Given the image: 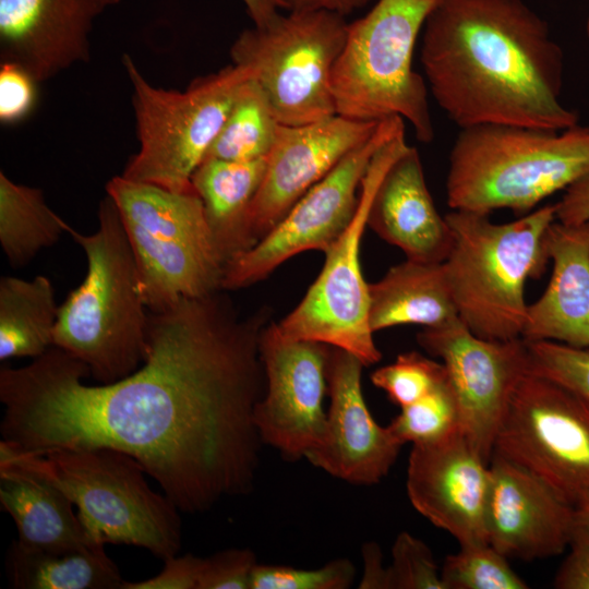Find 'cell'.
Returning <instances> with one entry per match:
<instances>
[{"mask_svg":"<svg viewBox=\"0 0 589 589\" xmlns=\"http://www.w3.org/2000/svg\"><path fill=\"white\" fill-rule=\"evenodd\" d=\"M267 318L266 310L240 318L218 291L182 298L149 312L144 362L108 384L83 383L88 368L56 346L25 366H2V440L34 454L125 453L184 513L247 494L263 444L254 409Z\"/></svg>","mask_w":589,"mask_h":589,"instance_id":"cell-1","label":"cell"},{"mask_svg":"<svg viewBox=\"0 0 589 589\" xmlns=\"http://www.w3.org/2000/svg\"><path fill=\"white\" fill-rule=\"evenodd\" d=\"M420 61L431 95L460 129L560 131L579 121L561 101L563 51L522 0H440L422 29Z\"/></svg>","mask_w":589,"mask_h":589,"instance_id":"cell-2","label":"cell"},{"mask_svg":"<svg viewBox=\"0 0 589 589\" xmlns=\"http://www.w3.org/2000/svg\"><path fill=\"white\" fill-rule=\"evenodd\" d=\"M68 233L87 260L86 275L59 305L53 346L84 363L99 384L121 380L144 362L149 311L142 298L134 255L119 211L107 195L98 228Z\"/></svg>","mask_w":589,"mask_h":589,"instance_id":"cell-3","label":"cell"},{"mask_svg":"<svg viewBox=\"0 0 589 589\" xmlns=\"http://www.w3.org/2000/svg\"><path fill=\"white\" fill-rule=\"evenodd\" d=\"M589 172V127L565 130L514 124L460 129L449 154L450 209L527 214Z\"/></svg>","mask_w":589,"mask_h":589,"instance_id":"cell-4","label":"cell"},{"mask_svg":"<svg viewBox=\"0 0 589 589\" xmlns=\"http://www.w3.org/2000/svg\"><path fill=\"white\" fill-rule=\"evenodd\" d=\"M452 244L444 261L460 321L491 340L521 337L528 278L549 262L544 237L556 219L555 204L497 224L490 214L452 209L445 215Z\"/></svg>","mask_w":589,"mask_h":589,"instance_id":"cell-5","label":"cell"},{"mask_svg":"<svg viewBox=\"0 0 589 589\" xmlns=\"http://www.w3.org/2000/svg\"><path fill=\"white\" fill-rule=\"evenodd\" d=\"M0 459L34 470L57 484L77 508L95 542L129 544L165 561L181 548L179 509L147 483L132 456L112 448L27 453L0 442Z\"/></svg>","mask_w":589,"mask_h":589,"instance_id":"cell-6","label":"cell"},{"mask_svg":"<svg viewBox=\"0 0 589 589\" xmlns=\"http://www.w3.org/2000/svg\"><path fill=\"white\" fill-rule=\"evenodd\" d=\"M440 0H377L348 23L332 76L336 113L361 121L407 120L422 143L434 139L424 76L412 68L419 34Z\"/></svg>","mask_w":589,"mask_h":589,"instance_id":"cell-7","label":"cell"},{"mask_svg":"<svg viewBox=\"0 0 589 589\" xmlns=\"http://www.w3.org/2000/svg\"><path fill=\"white\" fill-rule=\"evenodd\" d=\"M106 191L122 219L149 312L221 289L225 263L194 189L177 192L116 176Z\"/></svg>","mask_w":589,"mask_h":589,"instance_id":"cell-8","label":"cell"},{"mask_svg":"<svg viewBox=\"0 0 589 589\" xmlns=\"http://www.w3.org/2000/svg\"><path fill=\"white\" fill-rule=\"evenodd\" d=\"M122 62L132 85L140 148L121 176L177 192L193 190L192 176L252 79L251 71L232 63L173 91L153 86L128 53Z\"/></svg>","mask_w":589,"mask_h":589,"instance_id":"cell-9","label":"cell"},{"mask_svg":"<svg viewBox=\"0 0 589 589\" xmlns=\"http://www.w3.org/2000/svg\"><path fill=\"white\" fill-rule=\"evenodd\" d=\"M348 23L327 10L279 13L242 31L231 45V61L251 71L280 124L318 121L336 115L332 76Z\"/></svg>","mask_w":589,"mask_h":589,"instance_id":"cell-10","label":"cell"},{"mask_svg":"<svg viewBox=\"0 0 589 589\" xmlns=\"http://www.w3.org/2000/svg\"><path fill=\"white\" fill-rule=\"evenodd\" d=\"M407 145L404 131L374 154L362 180L351 223L324 253L323 268L300 303L275 323L281 336L342 349L365 366L381 360L382 353L369 323L370 292L361 269L360 245L375 190L389 165Z\"/></svg>","mask_w":589,"mask_h":589,"instance_id":"cell-11","label":"cell"},{"mask_svg":"<svg viewBox=\"0 0 589 589\" xmlns=\"http://www.w3.org/2000/svg\"><path fill=\"white\" fill-rule=\"evenodd\" d=\"M493 454L534 474L575 507L589 497V406L558 383L528 372L506 407Z\"/></svg>","mask_w":589,"mask_h":589,"instance_id":"cell-12","label":"cell"},{"mask_svg":"<svg viewBox=\"0 0 589 589\" xmlns=\"http://www.w3.org/2000/svg\"><path fill=\"white\" fill-rule=\"evenodd\" d=\"M404 131L400 117L381 120L374 133L305 192L274 228L226 264L221 289L252 286L299 253L329 250L357 212L360 187L374 154Z\"/></svg>","mask_w":589,"mask_h":589,"instance_id":"cell-13","label":"cell"},{"mask_svg":"<svg viewBox=\"0 0 589 589\" xmlns=\"http://www.w3.org/2000/svg\"><path fill=\"white\" fill-rule=\"evenodd\" d=\"M417 339L430 354L442 359L458 405L461 431L490 464L506 407L529 372L526 340L481 338L459 317L424 328Z\"/></svg>","mask_w":589,"mask_h":589,"instance_id":"cell-14","label":"cell"},{"mask_svg":"<svg viewBox=\"0 0 589 589\" xmlns=\"http://www.w3.org/2000/svg\"><path fill=\"white\" fill-rule=\"evenodd\" d=\"M329 352L325 344L281 336L275 323L262 330L265 389L254 423L262 443L287 460L305 458L324 435Z\"/></svg>","mask_w":589,"mask_h":589,"instance_id":"cell-15","label":"cell"},{"mask_svg":"<svg viewBox=\"0 0 589 589\" xmlns=\"http://www.w3.org/2000/svg\"><path fill=\"white\" fill-rule=\"evenodd\" d=\"M380 121L334 115L299 125H278L266 169L251 205L252 245L263 238L314 184L365 142Z\"/></svg>","mask_w":589,"mask_h":589,"instance_id":"cell-16","label":"cell"},{"mask_svg":"<svg viewBox=\"0 0 589 589\" xmlns=\"http://www.w3.org/2000/svg\"><path fill=\"white\" fill-rule=\"evenodd\" d=\"M364 366L352 353L330 347L326 426L305 459L337 479L371 485L388 473L404 444L372 417L361 386Z\"/></svg>","mask_w":589,"mask_h":589,"instance_id":"cell-17","label":"cell"},{"mask_svg":"<svg viewBox=\"0 0 589 589\" xmlns=\"http://www.w3.org/2000/svg\"><path fill=\"white\" fill-rule=\"evenodd\" d=\"M406 488L412 506L460 545L489 543L490 467L461 430L437 443L412 445Z\"/></svg>","mask_w":589,"mask_h":589,"instance_id":"cell-18","label":"cell"},{"mask_svg":"<svg viewBox=\"0 0 589 589\" xmlns=\"http://www.w3.org/2000/svg\"><path fill=\"white\" fill-rule=\"evenodd\" d=\"M486 538L506 557L545 558L570 544L575 507L545 482L493 454Z\"/></svg>","mask_w":589,"mask_h":589,"instance_id":"cell-19","label":"cell"},{"mask_svg":"<svg viewBox=\"0 0 589 589\" xmlns=\"http://www.w3.org/2000/svg\"><path fill=\"white\" fill-rule=\"evenodd\" d=\"M120 0H0L1 61L38 83L91 58L95 20Z\"/></svg>","mask_w":589,"mask_h":589,"instance_id":"cell-20","label":"cell"},{"mask_svg":"<svg viewBox=\"0 0 589 589\" xmlns=\"http://www.w3.org/2000/svg\"><path fill=\"white\" fill-rule=\"evenodd\" d=\"M368 227L408 260L447 257L450 229L433 202L416 147L407 145L385 171L369 207Z\"/></svg>","mask_w":589,"mask_h":589,"instance_id":"cell-21","label":"cell"},{"mask_svg":"<svg viewBox=\"0 0 589 589\" xmlns=\"http://www.w3.org/2000/svg\"><path fill=\"white\" fill-rule=\"evenodd\" d=\"M544 243L552 275L542 296L528 304L521 337L589 348V221L555 219Z\"/></svg>","mask_w":589,"mask_h":589,"instance_id":"cell-22","label":"cell"},{"mask_svg":"<svg viewBox=\"0 0 589 589\" xmlns=\"http://www.w3.org/2000/svg\"><path fill=\"white\" fill-rule=\"evenodd\" d=\"M0 503L16 525L15 542L25 549L62 553L101 544L87 534L73 512V502L57 484L3 459H0Z\"/></svg>","mask_w":589,"mask_h":589,"instance_id":"cell-23","label":"cell"},{"mask_svg":"<svg viewBox=\"0 0 589 589\" xmlns=\"http://www.w3.org/2000/svg\"><path fill=\"white\" fill-rule=\"evenodd\" d=\"M373 333L398 325L435 327L458 318L444 262L404 261L369 284Z\"/></svg>","mask_w":589,"mask_h":589,"instance_id":"cell-24","label":"cell"},{"mask_svg":"<svg viewBox=\"0 0 589 589\" xmlns=\"http://www.w3.org/2000/svg\"><path fill=\"white\" fill-rule=\"evenodd\" d=\"M267 157L232 161L207 158L192 176L215 248L226 264L252 247L248 221Z\"/></svg>","mask_w":589,"mask_h":589,"instance_id":"cell-25","label":"cell"},{"mask_svg":"<svg viewBox=\"0 0 589 589\" xmlns=\"http://www.w3.org/2000/svg\"><path fill=\"white\" fill-rule=\"evenodd\" d=\"M58 310L48 277H1L0 360L34 359L52 347Z\"/></svg>","mask_w":589,"mask_h":589,"instance_id":"cell-26","label":"cell"},{"mask_svg":"<svg viewBox=\"0 0 589 589\" xmlns=\"http://www.w3.org/2000/svg\"><path fill=\"white\" fill-rule=\"evenodd\" d=\"M104 546L55 553L25 549L14 541L8 560L11 585L15 589H121L124 580Z\"/></svg>","mask_w":589,"mask_h":589,"instance_id":"cell-27","label":"cell"},{"mask_svg":"<svg viewBox=\"0 0 589 589\" xmlns=\"http://www.w3.org/2000/svg\"><path fill=\"white\" fill-rule=\"evenodd\" d=\"M69 228L46 204L40 189L19 184L0 172V244L12 267L28 264Z\"/></svg>","mask_w":589,"mask_h":589,"instance_id":"cell-28","label":"cell"},{"mask_svg":"<svg viewBox=\"0 0 589 589\" xmlns=\"http://www.w3.org/2000/svg\"><path fill=\"white\" fill-rule=\"evenodd\" d=\"M278 125L264 93L250 79L243 85L205 159L248 161L267 157Z\"/></svg>","mask_w":589,"mask_h":589,"instance_id":"cell-29","label":"cell"},{"mask_svg":"<svg viewBox=\"0 0 589 589\" xmlns=\"http://www.w3.org/2000/svg\"><path fill=\"white\" fill-rule=\"evenodd\" d=\"M400 409L387 426L404 445L437 443L461 430L458 405L447 377L425 396Z\"/></svg>","mask_w":589,"mask_h":589,"instance_id":"cell-30","label":"cell"},{"mask_svg":"<svg viewBox=\"0 0 589 589\" xmlns=\"http://www.w3.org/2000/svg\"><path fill=\"white\" fill-rule=\"evenodd\" d=\"M446 589H527L507 557L489 543L465 544L441 568Z\"/></svg>","mask_w":589,"mask_h":589,"instance_id":"cell-31","label":"cell"},{"mask_svg":"<svg viewBox=\"0 0 589 589\" xmlns=\"http://www.w3.org/2000/svg\"><path fill=\"white\" fill-rule=\"evenodd\" d=\"M446 377L442 362L409 351L398 354L393 363L376 369L371 374V382L401 408L425 396Z\"/></svg>","mask_w":589,"mask_h":589,"instance_id":"cell-32","label":"cell"},{"mask_svg":"<svg viewBox=\"0 0 589 589\" xmlns=\"http://www.w3.org/2000/svg\"><path fill=\"white\" fill-rule=\"evenodd\" d=\"M526 342L529 372L558 383L589 406V348L551 340Z\"/></svg>","mask_w":589,"mask_h":589,"instance_id":"cell-33","label":"cell"},{"mask_svg":"<svg viewBox=\"0 0 589 589\" xmlns=\"http://www.w3.org/2000/svg\"><path fill=\"white\" fill-rule=\"evenodd\" d=\"M356 568L348 558H335L316 569L256 564L250 589H347Z\"/></svg>","mask_w":589,"mask_h":589,"instance_id":"cell-34","label":"cell"},{"mask_svg":"<svg viewBox=\"0 0 589 589\" xmlns=\"http://www.w3.org/2000/svg\"><path fill=\"white\" fill-rule=\"evenodd\" d=\"M387 567L388 589H446L430 548L409 532H400Z\"/></svg>","mask_w":589,"mask_h":589,"instance_id":"cell-35","label":"cell"},{"mask_svg":"<svg viewBox=\"0 0 589 589\" xmlns=\"http://www.w3.org/2000/svg\"><path fill=\"white\" fill-rule=\"evenodd\" d=\"M256 564L249 549H228L202 557L196 589H250Z\"/></svg>","mask_w":589,"mask_h":589,"instance_id":"cell-36","label":"cell"},{"mask_svg":"<svg viewBox=\"0 0 589 589\" xmlns=\"http://www.w3.org/2000/svg\"><path fill=\"white\" fill-rule=\"evenodd\" d=\"M39 84L23 67L8 61L0 64V121L11 124L33 110Z\"/></svg>","mask_w":589,"mask_h":589,"instance_id":"cell-37","label":"cell"},{"mask_svg":"<svg viewBox=\"0 0 589 589\" xmlns=\"http://www.w3.org/2000/svg\"><path fill=\"white\" fill-rule=\"evenodd\" d=\"M156 576L142 581H124L121 589H196L202 557L192 554L175 555L164 561Z\"/></svg>","mask_w":589,"mask_h":589,"instance_id":"cell-38","label":"cell"},{"mask_svg":"<svg viewBox=\"0 0 589 589\" xmlns=\"http://www.w3.org/2000/svg\"><path fill=\"white\" fill-rule=\"evenodd\" d=\"M554 579L558 589H589V539H576Z\"/></svg>","mask_w":589,"mask_h":589,"instance_id":"cell-39","label":"cell"},{"mask_svg":"<svg viewBox=\"0 0 589 589\" xmlns=\"http://www.w3.org/2000/svg\"><path fill=\"white\" fill-rule=\"evenodd\" d=\"M556 220L566 225H579L589 221V172L564 192L555 203Z\"/></svg>","mask_w":589,"mask_h":589,"instance_id":"cell-40","label":"cell"},{"mask_svg":"<svg viewBox=\"0 0 589 589\" xmlns=\"http://www.w3.org/2000/svg\"><path fill=\"white\" fill-rule=\"evenodd\" d=\"M363 575L360 589H388V570L383 566L382 552L377 543L368 542L362 548Z\"/></svg>","mask_w":589,"mask_h":589,"instance_id":"cell-41","label":"cell"},{"mask_svg":"<svg viewBox=\"0 0 589 589\" xmlns=\"http://www.w3.org/2000/svg\"><path fill=\"white\" fill-rule=\"evenodd\" d=\"M285 9L327 10L344 16L365 7L371 0H283Z\"/></svg>","mask_w":589,"mask_h":589,"instance_id":"cell-42","label":"cell"},{"mask_svg":"<svg viewBox=\"0 0 589 589\" xmlns=\"http://www.w3.org/2000/svg\"><path fill=\"white\" fill-rule=\"evenodd\" d=\"M253 25L262 26L271 22L285 9L283 0H241Z\"/></svg>","mask_w":589,"mask_h":589,"instance_id":"cell-43","label":"cell"},{"mask_svg":"<svg viewBox=\"0 0 589 589\" xmlns=\"http://www.w3.org/2000/svg\"><path fill=\"white\" fill-rule=\"evenodd\" d=\"M589 539V497L575 506L573 540Z\"/></svg>","mask_w":589,"mask_h":589,"instance_id":"cell-44","label":"cell"},{"mask_svg":"<svg viewBox=\"0 0 589 589\" xmlns=\"http://www.w3.org/2000/svg\"><path fill=\"white\" fill-rule=\"evenodd\" d=\"M585 31H586V35H587V37L589 39V16H588L587 22H586Z\"/></svg>","mask_w":589,"mask_h":589,"instance_id":"cell-45","label":"cell"}]
</instances>
